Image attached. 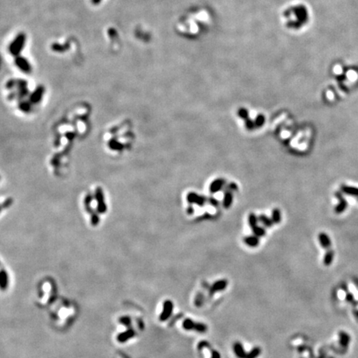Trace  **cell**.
Listing matches in <instances>:
<instances>
[{
  "label": "cell",
  "instance_id": "6da1fadb",
  "mask_svg": "<svg viewBox=\"0 0 358 358\" xmlns=\"http://www.w3.org/2000/svg\"><path fill=\"white\" fill-rule=\"evenodd\" d=\"M26 43V35L24 33H19L15 39L12 42L9 47V51L12 55L18 56L23 51Z\"/></svg>",
  "mask_w": 358,
  "mask_h": 358
},
{
  "label": "cell",
  "instance_id": "7a4b0ae2",
  "mask_svg": "<svg viewBox=\"0 0 358 358\" xmlns=\"http://www.w3.org/2000/svg\"><path fill=\"white\" fill-rule=\"evenodd\" d=\"M15 63L18 68L20 69L22 71H23L24 73H31L32 66H31V64L29 63V61L26 58L23 57V56H17L15 59Z\"/></svg>",
  "mask_w": 358,
  "mask_h": 358
},
{
  "label": "cell",
  "instance_id": "3957f363",
  "mask_svg": "<svg viewBox=\"0 0 358 358\" xmlns=\"http://www.w3.org/2000/svg\"><path fill=\"white\" fill-rule=\"evenodd\" d=\"M187 200L190 204H197L201 207H202L205 204V202H207L206 197H203V196H200L195 192L188 193L187 196Z\"/></svg>",
  "mask_w": 358,
  "mask_h": 358
},
{
  "label": "cell",
  "instance_id": "277c9868",
  "mask_svg": "<svg viewBox=\"0 0 358 358\" xmlns=\"http://www.w3.org/2000/svg\"><path fill=\"white\" fill-rule=\"evenodd\" d=\"M226 184V180L223 178H217L211 183L210 185V192L212 193H216L222 189Z\"/></svg>",
  "mask_w": 358,
  "mask_h": 358
},
{
  "label": "cell",
  "instance_id": "5b68a950",
  "mask_svg": "<svg viewBox=\"0 0 358 358\" xmlns=\"http://www.w3.org/2000/svg\"><path fill=\"white\" fill-rule=\"evenodd\" d=\"M185 327L188 329H196L198 331L199 333H205L207 330V326L202 323H195L191 321H187V323H185Z\"/></svg>",
  "mask_w": 358,
  "mask_h": 358
},
{
  "label": "cell",
  "instance_id": "8992f818",
  "mask_svg": "<svg viewBox=\"0 0 358 358\" xmlns=\"http://www.w3.org/2000/svg\"><path fill=\"white\" fill-rule=\"evenodd\" d=\"M44 94V87L43 86H39L36 89V91L32 94L31 96V101L33 103H38L41 101V99L43 96Z\"/></svg>",
  "mask_w": 358,
  "mask_h": 358
},
{
  "label": "cell",
  "instance_id": "52a82bcc",
  "mask_svg": "<svg viewBox=\"0 0 358 358\" xmlns=\"http://www.w3.org/2000/svg\"><path fill=\"white\" fill-rule=\"evenodd\" d=\"M318 240L320 241L321 245L323 246L324 249H328L331 246V241L329 237L325 233H320L318 235Z\"/></svg>",
  "mask_w": 358,
  "mask_h": 358
},
{
  "label": "cell",
  "instance_id": "ba28073f",
  "mask_svg": "<svg viewBox=\"0 0 358 358\" xmlns=\"http://www.w3.org/2000/svg\"><path fill=\"white\" fill-rule=\"evenodd\" d=\"M226 284H227L226 280H220V281H217V282H216L214 284H213L210 293H211V294H213L216 291H218V290H219V291L220 290H223L226 287Z\"/></svg>",
  "mask_w": 358,
  "mask_h": 358
},
{
  "label": "cell",
  "instance_id": "9c48e42d",
  "mask_svg": "<svg viewBox=\"0 0 358 358\" xmlns=\"http://www.w3.org/2000/svg\"><path fill=\"white\" fill-rule=\"evenodd\" d=\"M244 242L247 245L250 246V247H256L260 242V240L258 239V236L256 235H251V236H247L244 238Z\"/></svg>",
  "mask_w": 358,
  "mask_h": 358
},
{
  "label": "cell",
  "instance_id": "30bf717a",
  "mask_svg": "<svg viewBox=\"0 0 358 358\" xmlns=\"http://www.w3.org/2000/svg\"><path fill=\"white\" fill-rule=\"evenodd\" d=\"M233 202V194L231 191H226L225 192L224 199H223V207L225 208H229Z\"/></svg>",
  "mask_w": 358,
  "mask_h": 358
},
{
  "label": "cell",
  "instance_id": "8fae6325",
  "mask_svg": "<svg viewBox=\"0 0 358 358\" xmlns=\"http://www.w3.org/2000/svg\"><path fill=\"white\" fill-rule=\"evenodd\" d=\"M337 197L339 198V201H340V203L335 208V212L336 213H342V212L344 211V210L347 208V202H346L345 200H344V198H343L342 197V195L341 194H337Z\"/></svg>",
  "mask_w": 358,
  "mask_h": 358
},
{
  "label": "cell",
  "instance_id": "7c38bea8",
  "mask_svg": "<svg viewBox=\"0 0 358 358\" xmlns=\"http://www.w3.org/2000/svg\"><path fill=\"white\" fill-rule=\"evenodd\" d=\"M341 189L342 191V192L346 193V194L351 195V196H355V197H358V188L357 187H348V186H342Z\"/></svg>",
  "mask_w": 358,
  "mask_h": 358
},
{
  "label": "cell",
  "instance_id": "4fadbf2b",
  "mask_svg": "<svg viewBox=\"0 0 358 358\" xmlns=\"http://www.w3.org/2000/svg\"><path fill=\"white\" fill-rule=\"evenodd\" d=\"M258 220L260 221V222H261L264 224V226L266 227H271L272 226V225L274 224V222H273L272 219H270V218H268L266 216H265V215H260V217H258Z\"/></svg>",
  "mask_w": 358,
  "mask_h": 358
},
{
  "label": "cell",
  "instance_id": "5bb4252c",
  "mask_svg": "<svg viewBox=\"0 0 358 358\" xmlns=\"http://www.w3.org/2000/svg\"><path fill=\"white\" fill-rule=\"evenodd\" d=\"M272 221L274 223L278 224L281 221V213L279 209L273 210L272 212Z\"/></svg>",
  "mask_w": 358,
  "mask_h": 358
},
{
  "label": "cell",
  "instance_id": "9a60e30c",
  "mask_svg": "<svg viewBox=\"0 0 358 358\" xmlns=\"http://www.w3.org/2000/svg\"><path fill=\"white\" fill-rule=\"evenodd\" d=\"M257 222L258 218L256 217V216L254 213H250V216H249V224H250V226L251 227V229L254 230L258 226Z\"/></svg>",
  "mask_w": 358,
  "mask_h": 358
},
{
  "label": "cell",
  "instance_id": "2e32d148",
  "mask_svg": "<svg viewBox=\"0 0 358 358\" xmlns=\"http://www.w3.org/2000/svg\"><path fill=\"white\" fill-rule=\"evenodd\" d=\"M333 259V250H328L327 254L324 256V264L326 265H329L332 263Z\"/></svg>",
  "mask_w": 358,
  "mask_h": 358
},
{
  "label": "cell",
  "instance_id": "e0dca14e",
  "mask_svg": "<svg viewBox=\"0 0 358 358\" xmlns=\"http://www.w3.org/2000/svg\"><path fill=\"white\" fill-rule=\"evenodd\" d=\"M265 124V117L262 114H259L255 120V127H261Z\"/></svg>",
  "mask_w": 358,
  "mask_h": 358
},
{
  "label": "cell",
  "instance_id": "ac0fdd59",
  "mask_svg": "<svg viewBox=\"0 0 358 358\" xmlns=\"http://www.w3.org/2000/svg\"><path fill=\"white\" fill-rule=\"evenodd\" d=\"M253 231H254V234L258 237L263 236V235H265V230H264V228H262V227L257 226L256 228H255V229L253 230Z\"/></svg>",
  "mask_w": 358,
  "mask_h": 358
},
{
  "label": "cell",
  "instance_id": "d6986e66",
  "mask_svg": "<svg viewBox=\"0 0 358 358\" xmlns=\"http://www.w3.org/2000/svg\"><path fill=\"white\" fill-rule=\"evenodd\" d=\"M238 115L245 120V119H247L249 118V111L246 109H240V110L238 111Z\"/></svg>",
  "mask_w": 358,
  "mask_h": 358
},
{
  "label": "cell",
  "instance_id": "ffe728a7",
  "mask_svg": "<svg viewBox=\"0 0 358 358\" xmlns=\"http://www.w3.org/2000/svg\"><path fill=\"white\" fill-rule=\"evenodd\" d=\"M245 127H246L248 129L251 130V129H253L255 127V122L252 121L251 119H250L248 118L247 119H245Z\"/></svg>",
  "mask_w": 358,
  "mask_h": 358
},
{
  "label": "cell",
  "instance_id": "44dd1931",
  "mask_svg": "<svg viewBox=\"0 0 358 358\" xmlns=\"http://www.w3.org/2000/svg\"><path fill=\"white\" fill-rule=\"evenodd\" d=\"M227 189H228V191H233V190H237V186L235 183H230L228 186H227Z\"/></svg>",
  "mask_w": 358,
  "mask_h": 358
},
{
  "label": "cell",
  "instance_id": "7402d4cb",
  "mask_svg": "<svg viewBox=\"0 0 358 358\" xmlns=\"http://www.w3.org/2000/svg\"><path fill=\"white\" fill-rule=\"evenodd\" d=\"M209 202L213 207H217L218 206V202L215 198H209Z\"/></svg>",
  "mask_w": 358,
  "mask_h": 358
},
{
  "label": "cell",
  "instance_id": "603a6c76",
  "mask_svg": "<svg viewBox=\"0 0 358 358\" xmlns=\"http://www.w3.org/2000/svg\"><path fill=\"white\" fill-rule=\"evenodd\" d=\"M101 2V0H92V3H94V4H98V3H100Z\"/></svg>",
  "mask_w": 358,
  "mask_h": 358
}]
</instances>
